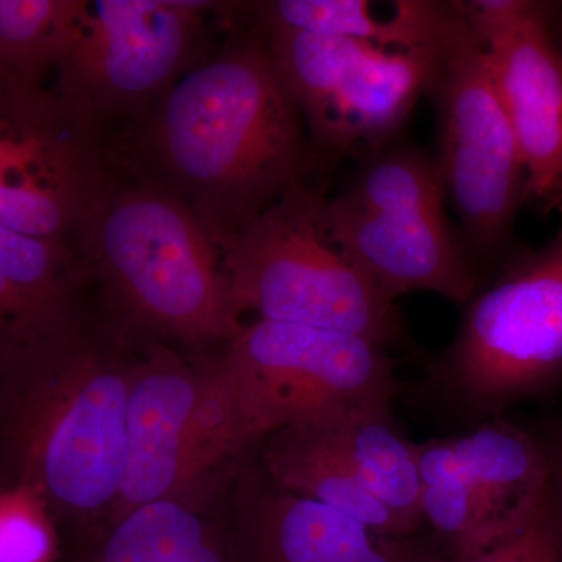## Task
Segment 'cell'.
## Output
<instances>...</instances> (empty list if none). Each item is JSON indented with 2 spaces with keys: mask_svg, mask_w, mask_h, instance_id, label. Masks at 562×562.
<instances>
[{
  "mask_svg": "<svg viewBox=\"0 0 562 562\" xmlns=\"http://www.w3.org/2000/svg\"><path fill=\"white\" fill-rule=\"evenodd\" d=\"M87 279L132 325L188 347L227 346L243 330L221 250L179 199L120 173L74 239Z\"/></svg>",
  "mask_w": 562,
  "mask_h": 562,
  "instance_id": "3957f363",
  "label": "cell"
},
{
  "mask_svg": "<svg viewBox=\"0 0 562 562\" xmlns=\"http://www.w3.org/2000/svg\"><path fill=\"white\" fill-rule=\"evenodd\" d=\"M436 113L438 160L462 241L486 279L516 257L514 224L527 203L519 144L461 2L447 3L427 92Z\"/></svg>",
  "mask_w": 562,
  "mask_h": 562,
  "instance_id": "8992f818",
  "label": "cell"
},
{
  "mask_svg": "<svg viewBox=\"0 0 562 562\" xmlns=\"http://www.w3.org/2000/svg\"><path fill=\"white\" fill-rule=\"evenodd\" d=\"M102 562H222L198 513L181 501L146 503L121 514Z\"/></svg>",
  "mask_w": 562,
  "mask_h": 562,
  "instance_id": "44dd1931",
  "label": "cell"
},
{
  "mask_svg": "<svg viewBox=\"0 0 562 562\" xmlns=\"http://www.w3.org/2000/svg\"><path fill=\"white\" fill-rule=\"evenodd\" d=\"M250 512L265 562H398L353 517L273 484Z\"/></svg>",
  "mask_w": 562,
  "mask_h": 562,
  "instance_id": "e0dca14e",
  "label": "cell"
},
{
  "mask_svg": "<svg viewBox=\"0 0 562 562\" xmlns=\"http://www.w3.org/2000/svg\"><path fill=\"white\" fill-rule=\"evenodd\" d=\"M447 2L397 0L387 16H376L366 0H269L225 2V22L239 27L286 29L314 35L368 41L390 50L431 46L441 31Z\"/></svg>",
  "mask_w": 562,
  "mask_h": 562,
  "instance_id": "9a60e30c",
  "label": "cell"
},
{
  "mask_svg": "<svg viewBox=\"0 0 562 562\" xmlns=\"http://www.w3.org/2000/svg\"><path fill=\"white\" fill-rule=\"evenodd\" d=\"M247 443L338 409H391L387 349L349 333L283 322L244 325L216 362Z\"/></svg>",
  "mask_w": 562,
  "mask_h": 562,
  "instance_id": "9c48e42d",
  "label": "cell"
},
{
  "mask_svg": "<svg viewBox=\"0 0 562 562\" xmlns=\"http://www.w3.org/2000/svg\"><path fill=\"white\" fill-rule=\"evenodd\" d=\"M482 41L487 68L527 172V203L552 213L562 194V58L552 3L461 2Z\"/></svg>",
  "mask_w": 562,
  "mask_h": 562,
  "instance_id": "4fadbf2b",
  "label": "cell"
},
{
  "mask_svg": "<svg viewBox=\"0 0 562 562\" xmlns=\"http://www.w3.org/2000/svg\"><path fill=\"white\" fill-rule=\"evenodd\" d=\"M76 250L0 225V358L83 324Z\"/></svg>",
  "mask_w": 562,
  "mask_h": 562,
  "instance_id": "5bb4252c",
  "label": "cell"
},
{
  "mask_svg": "<svg viewBox=\"0 0 562 562\" xmlns=\"http://www.w3.org/2000/svg\"><path fill=\"white\" fill-rule=\"evenodd\" d=\"M450 439L498 524L519 519L546 494V452L528 432L494 419Z\"/></svg>",
  "mask_w": 562,
  "mask_h": 562,
  "instance_id": "d6986e66",
  "label": "cell"
},
{
  "mask_svg": "<svg viewBox=\"0 0 562 562\" xmlns=\"http://www.w3.org/2000/svg\"><path fill=\"white\" fill-rule=\"evenodd\" d=\"M114 171L179 199L222 250L321 168L265 36L232 25L224 46L120 133Z\"/></svg>",
  "mask_w": 562,
  "mask_h": 562,
  "instance_id": "6da1fadb",
  "label": "cell"
},
{
  "mask_svg": "<svg viewBox=\"0 0 562 562\" xmlns=\"http://www.w3.org/2000/svg\"><path fill=\"white\" fill-rule=\"evenodd\" d=\"M76 0H0V83L44 85Z\"/></svg>",
  "mask_w": 562,
  "mask_h": 562,
  "instance_id": "7402d4cb",
  "label": "cell"
},
{
  "mask_svg": "<svg viewBox=\"0 0 562 562\" xmlns=\"http://www.w3.org/2000/svg\"><path fill=\"white\" fill-rule=\"evenodd\" d=\"M325 194L312 181L291 188L222 247L239 316L349 333L383 349L401 346L395 302L347 257L325 228Z\"/></svg>",
  "mask_w": 562,
  "mask_h": 562,
  "instance_id": "5b68a950",
  "label": "cell"
},
{
  "mask_svg": "<svg viewBox=\"0 0 562 562\" xmlns=\"http://www.w3.org/2000/svg\"><path fill=\"white\" fill-rule=\"evenodd\" d=\"M50 509L31 487H0V562H47L54 550Z\"/></svg>",
  "mask_w": 562,
  "mask_h": 562,
  "instance_id": "cb8c5ba5",
  "label": "cell"
},
{
  "mask_svg": "<svg viewBox=\"0 0 562 562\" xmlns=\"http://www.w3.org/2000/svg\"><path fill=\"white\" fill-rule=\"evenodd\" d=\"M131 380L85 324L0 358V487H31L50 512L116 506Z\"/></svg>",
  "mask_w": 562,
  "mask_h": 562,
  "instance_id": "7a4b0ae2",
  "label": "cell"
},
{
  "mask_svg": "<svg viewBox=\"0 0 562 562\" xmlns=\"http://www.w3.org/2000/svg\"><path fill=\"white\" fill-rule=\"evenodd\" d=\"M262 464L273 486L338 509L380 538H401L414 531L362 486L313 419L266 436Z\"/></svg>",
  "mask_w": 562,
  "mask_h": 562,
  "instance_id": "2e32d148",
  "label": "cell"
},
{
  "mask_svg": "<svg viewBox=\"0 0 562 562\" xmlns=\"http://www.w3.org/2000/svg\"><path fill=\"white\" fill-rule=\"evenodd\" d=\"M438 160L397 138L366 151L342 190L325 195V228L387 299L430 291L468 303L484 277L446 213Z\"/></svg>",
  "mask_w": 562,
  "mask_h": 562,
  "instance_id": "277c9868",
  "label": "cell"
},
{
  "mask_svg": "<svg viewBox=\"0 0 562 562\" xmlns=\"http://www.w3.org/2000/svg\"><path fill=\"white\" fill-rule=\"evenodd\" d=\"M249 446L217 366L195 371L154 346L132 366L121 514L146 503L180 501L210 469Z\"/></svg>",
  "mask_w": 562,
  "mask_h": 562,
  "instance_id": "7c38bea8",
  "label": "cell"
},
{
  "mask_svg": "<svg viewBox=\"0 0 562 562\" xmlns=\"http://www.w3.org/2000/svg\"><path fill=\"white\" fill-rule=\"evenodd\" d=\"M553 211H560V213L562 214V194L561 198L558 199L557 205H554Z\"/></svg>",
  "mask_w": 562,
  "mask_h": 562,
  "instance_id": "4316f807",
  "label": "cell"
},
{
  "mask_svg": "<svg viewBox=\"0 0 562 562\" xmlns=\"http://www.w3.org/2000/svg\"><path fill=\"white\" fill-rule=\"evenodd\" d=\"M562 380V227L468 302L425 387L464 419L497 417Z\"/></svg>",
  "mask_w": 562,
  "mask_h": 562,
  "instance_id": "52a82bcc",
  "label": "cell"
},
{
  "mask_svg": "<svg viewBox=\"0 0 562 562\" xmlns=\"http://www.w3.org/2000/svg\"><path fill=\"white\" fill-rule=\"evenodd\" d=\"M416 462L422 517L439 535L449 538L457 552L506 527L492 516L452 439L416 443Z\"/></svg>",
  "mask_w": 562,
  "mask_h": 562,
  "instance_id": "ffe728a7",
  "label": "cell"
},
{
  "mask_svg": "<svg viewBox=\"0 0 562 562\" xmlns=\"http://www.w3.org/2000/svg\"><path fill=\"white\" fill-rule=\"evenodd\" d=\"M116 176L109 132L44 85L0 83V225L66 244Z\"/></svg>",
  "mask_w": 562,
  "mask_h": 562,
  "instance_id": "8fae6325",
  "label": "cell"
},
{
  "mask_svg": "<svg viewBox=\"0 0 562 562\" xmlns=\"http://www.w3.org/2000/svg\"><path fill=\"white\" fill-rule=\"evenodd\" d=\"M447 562H562V514L550 482L530 512Z\"/></svg>",
  "mask_w": 562,
  "mask_h": 562,
  "instance_id": "603a6c76",
  "label": "cell"
},
{
  "mask_svg": "<svg viewBox=\"0 0 562 562\" xmlns=\"http://www.w3.org/2000/svg\"><path fill=\"white\" fill-rule=\"evenodd\" d=\"M216 2L76 0L52 90L85 120L109 128L155 105L210 52Z\"/></svg>",
  "mask_w": 562,
  "mask_h": 562,
  "instance_id": "ba28073f",
  "label": "cell"
},
{
  "mask_svg": "<svg viewBox=\"0 0 562 562\" xmlns=\"http://www.w3.org/2000/svg\"><path fill=\"white\" fill-rule=\"evenodd\" d=\"M310 419L316 422L362 486L416 530L424 520L416 443L398 430L391 409H338Z\"/></svg>",
  "mask_w": 562,
  "mask_h": 562,
  "instance_id": "ac0fdd59",
  "label": "cell"
},
{
  "mask_svg": "<svg viewBox=\"0 0 562 562\" xmlns=\"http://www.w3.org/2000/svg\"><path fill=\"white\" fill-rule=\"evenodd\" d=\"M553 38H554V43H557L558 50H560V55H561V58H562V25H561L560 36H554L553 35Z\"/></svg>",
  "mask_w": 562,
  "mask_h": 562,
  "instance_id": "484cf974",
  "label": "cell"
},
{
  "mask_svg": "<svg viewBox=\"0 0 562 562\" xmlns=\"http://www.w3.org/2000/svg\"><path fill=\"white\" fill-rule=\"evenodd\" d=\"M258 32L301 110L321 168L397 138L430 83L436 40L424 49L390 50L341 36Z\"/></svg>",
  "mask_w": 562,
  "mask_h": 562,
  "instance_id": "30bf717a",
  "label": "cell"
},
{
  "mask_svg": "<svg viewBox=\"0 0 562 562\" xmlns=\"http://www.w3.org/2000/svg\"><path fill=\"white\" fill-rule=\"evenodd\" d=\"M549 464L550 490L562 514V428L549 442H541Z\"/></svg>",
  "mask_w": 562,
  "mask_h": 562,
  "instance_id": "d4e9b609",
  "label": "cell"
}]
</instances>
